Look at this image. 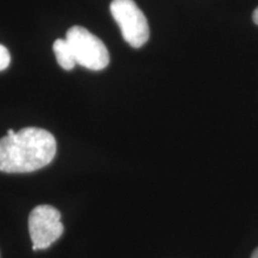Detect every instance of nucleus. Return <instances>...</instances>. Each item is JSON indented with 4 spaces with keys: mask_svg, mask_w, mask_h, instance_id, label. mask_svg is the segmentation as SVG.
<instances>
[{
    "mask_svg": "<svg viewBox=\"0 0 258 258\" xmlns=\"http://www.w3.org/2000/svg\"><path fill=\"white\" fill-rule=\"evenodd\" d=\"M56 140L48 131L27 127L19 132L9 129L0 139V171L28 173L47 166L55 158Z\"/></svg>",
    "mask_w": 258,
    "mask_h": 258,
    "instance_id": "1",
    "label": "nucleus"
},
{
    "mask_svg": "<svg viewBox=\"0 0 258 258\" xmlns=\"http://www.w3.org/2000/svg\"><path fill=\"white\" fill-rule=\"evenodd\" d=\"M77 63L91 71L104 70L110 61L105 44L83 27H72L66 34Z\"/></svg>",
    "mask_w": 258,
    "mask_h": 258,
    "instance_id": "2",
    "label": "nucleus"
},
{
    "mask_svg": "<svg viewBox=\"0 0 258 258\" xmlns=\"http://www.w3.org/2000/svg\"><path fill=\"white\" fill-rule=\"evenodd\" d=\"M110 12L128 44L140 48L146 43L150 38V27L146 16L134 0H112Z\"/></svg>",
    "mask_w": 258,
    "mask_h": 258,
    "instance_id": "3",
    "label": "nucleus"
},
{
    "mask_svg": "<svg viewBox=\"0 0 258 258\" xmlns=\"http://www.w3.org/2000/svg\"><path fill=\"white\" fill-rule=\"evenodd\" d=\"M29 233L32 241V250L49 247L63 233L60 212L48 205L35 207L29 215Z\"/></svg>",
    "mask_w": 258,
    "mask_h": 258,
    "instance_id": "4",
    "label": "nucleus"
},
{
    "mask_svg": "<svg viewBox=\"0 0 258 258\" xmlns=\"http://www.w3.org/2000/svg\"><path fill=\"white\" fill-rule=\"evenodd\" d=\"M53 50L55 53L56 61L60 64L61 69L71 71L74 69L77 61L74 59L73 51L71 49L69 42L66 41V38H59L54 42L53 44Z\"/></svg>",
    "mask_w": 258,
    "mask_h": 258,
    "instance_id": "5",
    "label": "nucleus"
},
{
    "mask_svg": "<svg viewBox=\"0 0 258 258\" xmlns=\"http://www.w3.org/2000/svg\"><path fill=\"white\" fill-rule=\"evenodd\" d=\"M10 61H11V56H10L8 48L0 44V71L8 69Z\"/></svg>",
    "mask_w": 258,
    "mask_h": 258,
    "instance_id": "6",
    "label": "nucleus"
},
{
    "mask_svg": "<svg viewBox=\"0 0 258 258\" xmlns=\"http://www.w3.org/2000/svg\"><path fill=\"white\" fill-rule=\"evenodd\" d=\"M252 18H253V22L258 25V8L254 10L253 11V15H252Z\"/></svg>",
    "mask_w": 258,
    "mask_h": 258,
    "instance_id": "7",
    "label": "nucleus"
},
{
    "mask_svg": "<svg viewBox=\"0 0 258 258\" xmlns=\"http://www.w3.org/2000/svg\"><path fill=\"white\" fill-rule=\"evenodd\" d=\"M251 258H258V247L253 251V253H252V256H251Z\"/></svg>",
    "mask_w": 258,
    "mask_h": 258,
    "instance_id": "8",
    "label": "nucleus"
}]
</instances>
